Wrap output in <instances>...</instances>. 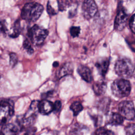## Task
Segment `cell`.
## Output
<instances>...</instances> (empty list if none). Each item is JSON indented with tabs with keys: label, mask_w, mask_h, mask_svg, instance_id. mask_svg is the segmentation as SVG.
<instances>
[{
	"label": "cell",
	"mask_w": 135,
	"mask_h": 135,
	"mask_svg": "<svg viewBox=\"0 0 135 135\" xmlns=\"http://www.w3.org/2000/svg\"><path fill=\"white\" fill-rule=\"evenodd\" d=\"M119 113L127 120H133L135 118V108L131 101H123L118 106Z\"/></svg>",
	"instance_id": "obj_6"
},
{
	"label": "cell",
	"mask_w": 135,
	"mask_h": 135,
	"mask_svg": "<svg viewBox=\"0 0 135 135\" xmlns=\"http://www.w3.org/2000/svg\"><path fill=\"white\" fill-rule=\"evenodd\" d=\"M36 131V128L34 127H30L26 129L24 135H35Z\"/></svg>",
	"instance_id": "obj_26"
},
{
	"label": "cell",
	"mask_w": 135,
	"mask_h": 135,
	"mask_svg": "<svg viewBox=\"0 0 135 135\" xmlns=\"http://www.w3.org/2000/svg\"><path fill=\"white\" fill-rule=\"evenodd\" d=\"M126 135H135V123H130L125 128Z\"/></svg>",
	"instance_id": "obj_20"
},
{
	"label": "cell",
	"mask_w": 135,
	"mask_h": 135,
	"mask_svg": "<svg viewBox=\"0 0 135 135\" xmlns=\"http://www.w3.org/2000/svg\"><path fill=\"white\" fill-rule=\"evenodd\" d=\"M38 108L40 113L43 115H47L54 111V104L48 100H43L39 101Z\"/></svg>",
	"instance_id": "obj_9"
},
{
	"label": "cell",
	"mask_w": 135,
	"mask_h": 135,
	"mask_svg": "<svg viewBox=\"0 0 135 135\" xmlns=\"http://www.w3.org/2000/svg\"><path fill=\"white\" fill-rule=\"evenodd\" d=\"M17 57L15 53H11L9 54V63L12 67H14L17 63Z\"/></svg>",
	"instance_id": "obj_24"
},
{
	"label": "cell",
	"mask_w": 135,
	"mask_h": 135,
	"mask_svg": "<svg viewBox=\"0 0 135 135\" xmlns=\"http://www.w3.org/2000/svg\"><path fill=\"white\" fill-rule=\"evenodd\" d=\"M129 25L132 32L135 33V14L131 16L129 21Z\"/></svg>",
	"instance_id": "obj_25"
},
{
	"label": "cell",
	"mask_w": 135,
	"mask_h": 135,
	"mask_svg": "<svg viewBox=\"0 0 135 135\" xmlns=\"http://www.w3.org/2000/svg\"><path fill=\"white\" fill-rule=\"evenodd\" d=\"M43 6L40 4L32 2L24 5L21 11L22 18L28 22H35L41 15Z\"/></svg>",
	"instance_id": "obj_1"
},
{
	"label": "cell",
	"mask_w": 135,
	"mask_h": 135,
	"mask_svg": "<svg viewBox=\"0 0 135 135\" xmlns=\"http://www.w3.org/2000/svg\"><path fill=\"white\" fill-rule=\"evenodd\" d=\"M61 102L59 100H56L54 103V111L55 112H58L61 108Z\"/></svg>",
	"instance_id": "obj_27"
},
{
	"label": "cell",
	"mask_w": 135,
	"mask_h": 135,
	"mask_svg": "<svg viewBox=\"0 0 135 135\" xmlns=\"http://www.w3.org/2000/svg\"><path fill=\"white\" fill-rule=\"evenodd\" d=\"M111 88L112 94L119 98H122L128 96L131 91L130 82L124 79L114 80L112 83Z\"/></svg>",
	"instance_id": "obj_3"
},
{
	"label": "cell",
	"mask_w": 135,
	"mask_h": 135,
	"mask_svg": "<svg viewBox=\"0 0 135 135\" xmlns=\"http://www.w3.org/2000/svg\"><path fill=\"white\" fill-rule=\"evenodd\" d=\"M97 6L95 2L92 0L84 1L82 5V13L83 17L90 19L93 17L97 12Z\"/></svg>",
	"instance_id": "obj_7"
},
{
	"label": "cell",
	"mask_w": 135,
	"mask_h": 135,
	"mask_svg": "<svg viewBox=\"0 0 135 135\" xmlns=\"http://www.w3.org/2000/svg\"><path fill=\"white\" fill-rule=\"evenodd\" d=\"M23 47L25 49V50L26 51V52H27L28 54H32L33 53L34 50H33L32 47L31 46L30 42L28 41V40L27 39L24 40V41L23 42Z\"/></svg>",
	"instance_id": "obj_21"
},
{
	"label": "cell",
	"mask_w": 135,
	"mask_h": 135,
	"mask_svg": "<svg viewBox=\"0 0 135 135\" xmlns=\"http://www.w3.org/2000/svg\"><path fill=\"white\" fill-rule=\"evenodd\" d=\"M20 131L17 125L13 123H6L2 126L1 135H17Z\"/></svg>",
	"instance_id": "obj_10"
},
{
	"label": "cell",
	"mask_w": 135,
	"mask_h": 135,
	"mask_svg": "<svg viewBox=\"0 0 135 135\" xmlns=\"http://www.w3.org/2000/svg\"><path fill=\"white\" fill-rule=\"evenodd\" d=\"M78 72L82 79L87 82H90L92 80V75L90 70L86 66L80 65L78 68Z\"/></svg>",
	"instance_id": "obj_12"
},
{
	"label": "cell",
	"mask_w": 135,
	"mask_h": 135,
	"mask_svg": "<svg viewBox=\"0 0 135 135\" xmlns=\"http://www.w3.org/2000/svg\"><path fill=\"white\" fill-rule=\"evenodd\" d=\"M21 32V26H20V22L18 20L16 21L14 24L13 26V31L12 34L10 35L12 37H16L18 36Z\"/></svg>",
	"instance_id": "obj_18"
},
{
	"label": "cell",
	"mask_w": 135,
	"mask_h": 135,
	"mask_svg": "<svg viewBox=\"0 0 135 135\" xmlns=\"http://www.w3.org/2000/svg\"><path fill=\"white\" fill-rule=\"evenodd\" d=\"M49 32L37 25H34L28 30L27 35L30 40L35 45L38 46L42 44L47 37Z\"/></svg>",
	"instance_id": "obj_4"
},
{
	"label": "cell",
	"mask_w": 135,
	"mask_h": 135,
	"mask_svg": "<svg viewBox=\"0 0 135 135\" xmlns=\"http://www.w3.org/2000/svg\"><path fill=\"white\" fill-rule=\"evenodd\" d=\"M123 122V118L118 113H112L109 118L108 123L111 125H120Z\"/></svg>",
	"instance_id": "obj_14"
},
{
	"label": "cell",
	"mask_w": 135,
	"mask_h": 135,
	"mask_svg": "<svg viewBox=\"0 0 135 135\" xmlns=\"http://www.w3.org/2000/svg\"><path fill=\"white\" fill-rule=\"evenodd\" d=\"M70 32L73 37H77L80 33V27L79 26H72L70 28Z\"/></svg>",
	"instance_id": "obj_23"
},
{
	"label": "cell",
	"mask_w": 135,
	"mask_h": 135,
	"mask_svg": "<svg viewBox=\"0 0 135 135\" xmlns=\"http://www.w3.org/2000/svg\"><path fill=\"white\" fill-rule=\"evenodd\" d=\"M53 66H54V67H56V66H57L59 65V63H58L57 62H55L53 63Z\"/></svg>",
	"instance_id": "obj_29"
},
{
	"label": "cell",
	"mask_w": 135,
	"mask_h": 135,
	"mask_svg": "<svg viewBox=\"0 0 135 135\" xmlns=\"http://www.w3.org/2000/svg\"><path fill=\"white\" fill-rule=\"evenodd\" d=\"M92 88L94 93L97 95H101L104 93L106 90L107 84L104 81L97 82L93 85Z\"/></svg>",
	"instance_id": "obj_15"
},
{
	"label": "cell",
	"mask_w": 135,
	"mask_h": 135,
	"mask_svg": "<svg viewBox=\"0 0 135 135\" xmlns=\"http://www.w3.org/2000/svg\"><path fill=\"white\" fill-rule=\"evenodd\" d=\"M14 112L13 102L8 99H2L0 107V119L2 126L7 123L13 115Z\"/></svg>",
	"instance_id": "obj_5"
},
{
	"label": "cell",
	"mask_w": 135,
	"mask_h": 135,
	"mask_svg": "<svg viewBox=\"0 0 135 135\" xmlns=\"http://www.w3.org/2000/svg\"><path fill=\"white\" fill-rule=\"evenodd\" d=\"M83 106L81 103L78 101H75L73 102L70 106V109L72 111L73 115L76 116L81 112L83 110Z\"/></svg>",
	"instance_id": "obj_16"
},
{
	"label": "cell",
	"mask_w": 135,
	"mask_h": 135,
	"mask_svg": "<svg viewBox=\"0 0 135 135\" xmlns=\"http://www.w3.org/2000/svg\"><path fill=\"white\" fill-rule=\"evenodd\" d=\"M47 12L48 14L51 16L54 15L57 13V10L52 6L51 1H49L47 4Z\"/></svg>",
	"instance_id": "obj_22"
},
{
	"label": "cell",
	"mask_w": 135,
	"mask_h": 135,
	"mask_svg": "<svg viewBox=\"0 0 135 135\" xmlns=\"http://www.w3.org/2000/svg\"><path fill=\"white\" fill-rule=\"evenodd\" d=\"M73 71V66L72 63L68 62L65 63L59 71L58 76L61 78L68 75H70L72 73Z\"/></svg>",
	"instance_id": "obj_13"
},
{
	"label": "cell",
	"mask_w": 135,
	"mask_h": 135,
	"mask_svg": "<svg viewBox=\"0 0 135 135\" xmlns=\"http://www.w3.org/2000/svg\"><path fill=\"white\" fill-rule=\"evenodd\" d=\"M128 18V14L121 7L119 9L114 21V28L118 31L122 30L126 26Z\"/></svg>",
	"instance_id": "obj_8"
},
{
	"label": "cell",
	"mask_w": 135,
	"mask_h": 135,
	"mask_svg": "<svg viewBox=\"0 0 135 135\" xmlns=\"http://www.w3.org/2000/svg\"><path fill=\"white\" fill-rule=\"evenodd\" d=\"M115 73L123 78L131 77L134 71V66L132 61L127 58H122L117 60L115 64Z\"/></svg>",
	"instance_id": "obj_2"
},
{
	"label": "cell",
	"mask_w": 135,
	"mask_h": 135,
	"mask_svg": "<svg viewBox=\"0 0 135 135\" xmlns=\"http://www.w3.org/2000/svg\"><path fill=\"white\" fill-rule=\"evenodd\" d=\"M92 135H114V133L112 131L102 127L95 130Z\"/></svg>",
	"instance_id": "obj_17"
},
{
	"label": "cell",
	"mask_w": 135,
	"mask_h": 135,
	"mask_svg": "<svg viewBox=\"0 0 135 135\" xmlns=\"http://www.w3.org/2000/svg\"><path fill=\"white\" fill-rule=\"evenodd\" d=\"M71 1H57L58 10L60 11H63L66 9L67 7L70 6V3Z\"/></svg>",
	"instance_id": "obj_19"
},
{
	"label": "cell",
	"mask_w": 135,
	"mask_h": 135,
	"mask_svg": "<svg viewBox=\"0 0 135 135\" xmlns=\"http://www.w3.org/2000/svg\"><path fill=\"white\" fill-rule=\"evenodd\" d=\"M109 65V60L108 58L104 57L99 59L95 63V66L100 73L103 76L106 74Z\"/></svg>",
	"instance_id": "obj_11"
},
{
	"label": "cell",
	"mask_w": 135,
	"mask_h": 135,
	"mask_svg": "<svg viewBox=\"0 0 135 135\" xmlns=\"http://www.w3.org/2000/svg\"><path fill=\"white\" fill-rule=\"evenodd\" d=\"M1 32L3 33L4 34H6V32L7 31V27L6 25L5 24V22L4 21H1Z\"/></svg>",
	"instance_id": "obj_28"
}]
</instances>
